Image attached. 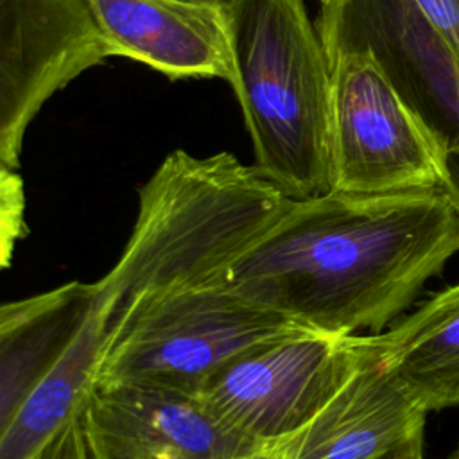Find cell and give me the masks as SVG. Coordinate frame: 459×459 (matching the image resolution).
Returning a JSON list of instances; mask_svg holds the SVG:
<instances>
[{"mask_svg":"<svg viewBox=\"0 0 459 459\" xmlns=\"http://www.w3.org/2000/svg\"><path fill=\"white\" fill-rule=\"evenodd\" d=\"M292 201L230 152H170L140 188L138 215L120 256L91 281L79 333L29 400L0 459H29L82 405L108 350L151 305L179 287L224 274Z\"/></svg>","mask_w":459,"mask_h":459,"instance_id":"1","label":"cell"},{"mask_svg":"<svg viewBox=\"0 0 459 459\" xmlns=\"http://www.w3.org/2000/svg\"><path fill=\"white\" fill-rule=\"evenodd\" d=\"M459 251L443 188L330 190L287 212L226 269L251 303L323 333L382 332Z\"/></svg>","mask_w":459,"mask_h":459,"instance_id":"2","label":"cell"},{"mask_svg":"<svg viewBox=\"0 0 459 459\" xmlns=\"http://www.w3.org/2000/svg\"><path fill=\"white\" fill-rule=\"evenodd\" d=\"M233 79L255 167L287 197L332 190V70L303 0H230Z\"/></svg>","mask_w":459,"mask_h":459,"instance_id":"3","label":"cell"},{"mask_svg":"<svg viewBox=\"0 0 459 459\" xmlns=\"http://www.w3.org/2000/svg\"><path fill=\"white\" fill-rule=\"evenodd\" d=\"M312 330L237 294L226 273L151 305L108 350L95 384L140 382L197 393L222 364L260 342Z\"/></svg>","mask_w":459,"mask_h":459,"instance_id":"4","label":"cell"},{"mask_svg":"<svg viewBox=\"0 0 459 459\" xmlns=\"http://www.w3.org/2000/svg\"><path fill=\"white\" fill-rule=\"evenodd\" d=\"M332 70V190L387 194L441 188L430 133L366 48L326 50Z\"/></svg>","mask_w":459,"mask_h":459,"instance_id":"5","label":"cell"},{"mask_svg":"<svg viewBox=\"0 0 459 459\" xmlns=\"http://www.w3.org/2000/svg\"><path fill=\"white\" fill-rule=\"evenodd\" d=\"M366 351V335L303 330L260 342L197 389L235 432L274 445L303 429L339 391Z\"/></svg>","mask_w":459,"mask_h":459,"instance_id":"6","label":"cell"},{"mask_svg":"<svg viewBox=\"0 0 459 459\" xmlns=\"http://www.w3.org/2000/svg\"><path fill=\"white\" fill-rule=\"evenodd\" d=\"M106 57L88 0H0V169L18 170L41 106Z\"/></svg>","mask_w":459,"mask_h":459,"instance_id":"7","label":"cell"},{"mask_svg":"<svg viewBox=\"0 0 459 459\" xmlns=\"http://www.w3.org/2000/svg\"><path fill=\"white\" fill-rule=\"evenodd\" d=\"M88 459H230L256 448L192 391L95 384L81 405Z\"/></svg>","mask_w":459,"mask_h":459,"instance_id":"8","label":"cell"},{"mask_svg":"<svg viewBox=\"0 0 459 459\" xmlns=\"http://www.w3.org/2000/svg\"><path fill=\"white\" fill-rule=\"evenodd\" d=\"M425 418L366 333V351L339 391L276 445L285 459H378L423 430Z\"/></svg>","mask_w":459,"mask_h":459,"instance_id":"9","label":"cell"},{"mask_svg":"<svg viewBox=\"0 0 459 459\" xmlns=\"http://www.w3.org/2000/svg\"><path fill=\"white\" fill-rule=\"evenodd\" d=\"M109 57L142 61L170 79L221 77L233 61L222 7L181 0H88Z\"/></svg>","mask_w":459,"mask_h":459,"instance_id":"10","label":"cell"},{"mask_svg":"<svg viewBox=\"0 0 459 459\" xmlns=\"http://www.w3.org/2000/svg\"><path fill=\"white\" fill-rule=\"evenodd\" d=\"M91 296V283L74 280L0 303V446L74 342Z\"/></svg>","mask_w":459,"mask_h":459,"instance_id":"11","label":"cell"},{"mask_svg":"<svg viewBox=\"0 0 459 459\" xmlns=\"http://www.w3.org/2000/svg\"><path fill=\"white\" fill-rule=\"evenodd\" d=\"M369 337L378 359L427 414L459 405V283Z\"/></svg>","mask_w":459,"mask_h":459,"instance_id":"12","label":"cell"},{"mask_svg":"<svg viewBox=\"0 0 459 459\" xmlns=\"http://www.w3.org/2000/svg\"><path fill=\"white\" fill-rule=\"evenodd\" d=\"M25 235L23 179L16 170L0 169V271L9 267L14 249Z\"/></svg>","mask_w":459,"mask_h":459,"instance_id":"13","label":"cell"},{"mask_svg":"<svg viewBox=\"0 0 459 459\" xmlns=\"http://www.w3.org/2000/svg\"><path fill=\"white\" fill-rule=\"evenodd\" d=\"M29 459H88L81 407L75 409Z\"/></svg>","mask_w":459,"mask_h":459,"instance_id":"14","label":"cell"},{"mask_svg":"<svg viewBox=\"0 0 459 459\" xmlns=\"http://www.w3.org/2000/svg\"><path fill=\"white\" fill-rule=\"evenodd\" d=\"M459 59V0H414Z\"/></svg>","mask_w":459,"mask_h":459,"instance_id":"15","label":"cell"},{"mask_svg":"<svg viewBox=\"0 0 459 459\" xmlns=\"http://www.w3.org/2000/svg\"><path fill=\"white\" fill-rule=\"evenodd\" d=\"M441 188L459 212V149L443 156V185Z\"/></svg>","mask_w":459,"mask_h":459,"instance_id":"16","label":"cell"},{"mask_svg":"<svg viewBox=\"0 0 459 459\" xmlns=\"http://www.w3.org/2000/svg\"><path fill=\"white\" fill-rule=\"evenodd\" d=\"M378 459H423V430L412 434Z\"/></svg>","mask_w":459,"mask_h":459,"instance_id":"17","label":"cell"},{"mask_svg":"<svg viewBox=\"0 0 459 459\" xmlns=\"http://www.w3.org/2000/svg\"><path fill=\"white\" fill-rule=\"evenodd\" d=\"M181 2H192V4H206V5H215V7H224L230 0H181Z\"/></svg>","mask_w":459,"mask_h":459,"instance_id":"18","label":"cell"},{"mask_svg":"<svg viewBox=\"0 0 459 459\" xmlns=\"http://www.w3.org/2000/svg\"><path fill=\"white\" fill-rule=\"evenodd\" d=\"M446 459H459V445L454 448V452Z\"/></svg>","mask_w":459,"mask_h":459,"instance_id":"19","label":"cell"},{"mask_svg":"<svg viewBox=\"0 0 459 459\" xmlns=\"http://www.w3.org/2000/svg\"><path fill=\"white\" fill-rule=\"evenodd\" d=\"M323 2H326V0H321V4H323Z\"/></svg>","mask_w":459,"mask_h":459,"instance_id":"20","label":"cell"}]
</instances>
